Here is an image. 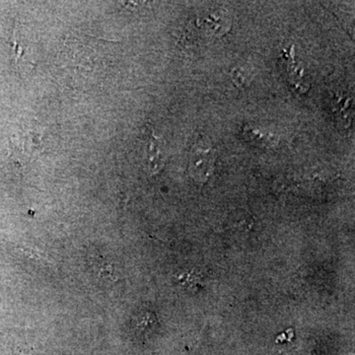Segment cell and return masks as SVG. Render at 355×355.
<instances>
[{
  "label": "cell",
  "mask_w": 355,
  "mask_h": 355,
  "mask_svg": "<svg viewBox=\"0 0 355 355\" xmlns=\"http://www.w3.org/2000/svg\"><path fill=\"white\" fill-rule=\"evenodd\" d=\"M156 321H157V320H156L155 315H153V313L150 312H146L144 313V314L140 315L139 319H137V323L140 330L146 331L148 326L149 328H153Z\"/></svg>",
  "instance_id": "3"
},
{
  "label": "cell",
  "mask_w": 355,
  "mask_h": 355,
  "mask_svg": "<svg viewBox=\"0 0 355 355\" xmlns=\"http://www.w3.org/2000/svg\"><path fill=\"white\" fill-rule=\"evenodd\" d=\"M178 280L184 287H193L200 282V275L195 272H184L178 275Z\"/></svg>",
  "instance_id": "2"
},
{
  "label": "cell",
  "mask_w": 355,
  "mask_h": 355,
  "mask_svg": "<svg viewBox=\"0 0 355 355\" xmlns=\"http://www.w3.org/2000/svg\"><path fill=\"white\" fill-rule=\"evenodd\" d=\"M202 157L198 159L193 164V171H195V177L200 182L207 181V178L210 176L212 170V161L210 159L209 151L200 153Z\"/></svg>",
  "instance_id": "1"
}]
</instances>
